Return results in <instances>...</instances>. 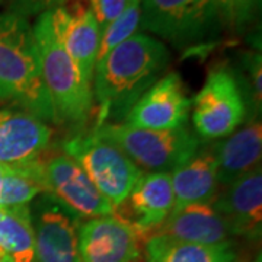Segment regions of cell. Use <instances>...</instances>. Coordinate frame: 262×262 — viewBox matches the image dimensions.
I'll return each mask as SVG.
<instances>
[{"label":"cell","mask_w":262,"mask_h":262,"mask_svg":"<svg viewBox=\"0 0 262 262\" xmlns=\"http://www.w3.org/2000/svg\"><path fill=\"white\" fill-rule=\"evenodd\" d=\"M51 25L57 38L73 58L83 77L92 83L96 57L101 42V28L92 10L83 0L60 5L50 10Z\"/></svg>","instance_id":"7c38bea8"},{"label":"cell","mask_w":262,"mask_h":262,"mask_svg":"<svg viewBox=\"0 0 262 262\" xmlns=\"http://www.w3.org/2000/svg\"><path fill=\"white\" fill-rule=\"evenodd\" d=\"M170 51L158 38L134 34L95 64L96 125L125 120L133 105L159 80L170 64Z\"/></svg>","instance_id":"6da1fadb"},{"label":"cell","mask_w":262,"mask_h":262,"mask_svg":"<svg viewBox=\"0 0 262 262\" xmlns=\"http://www.w3.org/2000/svg\"><path fill=\"white\" fill-rule=\"evenodd\" d=\"M249 262H262L261 261V255L258 253V256H256V258H253L252 261H249Z\"/></svg>","instance_id":"f1b7e54d"},{"label":"cell","mask_w":262,"mask_h":262,"mask_svg":"<svg viewBox=\"0 0 262 262\" xmlns=\"http://www.w3.org/2000/svg\"><path fill=\"white\" fill-rule=\"evenodd\" d=\"M5 258H9V256H8L6 253H5L3 251H2V249H0V261H3Z\"/></svg>","instance_id":"83f0119b"},{"label":"cell","mask_w":262,"mask_h":262,"mask_svg":"<svg viewBox=\"0 0 262 262\" xmlns=\"http://www.w3.org/2000/svg\"><path fill=\"white\" fill-rule=\"evenodd\" d=\"M92 130L121 149L140 169L172 172L201 149V139L188 128L144 130L125 122H105Z\"/></svg>","instance_id":"277c9868"},{"label":"cell","mask_w":262,"mask_h":262,"mask_svg":"<svg viewBox=\"0 0 262 262\" xmlns=\"http://www.w3.org/2000/svg\"><path fill=\"white\" fill-rule=\"evenodd\" d=\"M42 192H47L46 159L42 156L16 166L5 165L0 207L29 206Z\"/></svg>","instance_id":"ffe728a7"},{"label":"cell","mask_w":262,"mask_h":262,"mask_svg":"<svg viewBox=\"0 0 262 262\" xmlns=\"http://www.w3.org/2000/svg\"><path fill=\"white\" fill-rule=\"evenodd\" d=\"M211 204L225 219L232 236L259 237L262 227L261 166L223 187Z\"/></svg>","instance_id":"4fadbf2b"},{"label":"cell","mask_w":262,"mask_h":262,"mask_svg":"<svg viewBox=\"0 0 262 262\" xmlns=\"http://www.w3.org/2000/svg\"><path fill=\"white\" fill-rule=\"evenodd\" d=\"M46 182L47 192L80 219L114 213L111 203L95 187L86 172L63 151L46 159Z\"/></svg>","instance_id":"30bf717a"},{"label":"cell","mask_w":262,"mask_h":262,"mask_svg":"<svg viewBox=\"0 0 262 262\" xmlns=\"http://www.w3.org/2000/svg\"><path fill=\"white\" fill-rule=\"evenodd\" d=\"M241 61L244 66L245 82L239 79V82L244 88V92L251 94L249 99L252 102L253 111L258 110V113L261 111V101H262V60L261 53H255V51H246L241 56Z\"/></svg>","instance_id":"603a6c76"},{"label":"cell","mask_w":262,"mask_h":262,"mask_svg":"<svg viewBox=\"0 0 262 262\" xmlns=\"http://www.w3.org/2000/svg\"><path fill=\"white\" fill-rule=\"evenodd\" d=\"M219 185H229L252 169L261 166V120H252L213 146Z\"/></svg>","instance_id":"e0dca14e"},{"label":"cell","mask_w":262,"mask_h":262,"mask_svg":"<svg viewBox=\"0 0 262 262\" xmlns=\"http://www.w3.org/2000/svg\"><path fill=\"white\" fill-rule=\"evenodd\" d=\"M191 103L181 75L170 72L141 95L124 122L144 130H175L187 125Z\"/></svg>","instance_id":"9c48e42d"},{"label":"cell","mask_w":262,"mask_h":262,"mask_svg":"<svg viewBox=\"0 0 262 262\" xmlns=\"http://www.w3.org/2000/svg\"><path fill=\"white\" fill-rule=\"evenodd\" d=\"M140 0H130L121 15L115 20H113L108 27L102 29L96 63L106 56L113 48L120 46L121 42L133 37L134 34H137V31L140 28Z\"/></svg>","instance_id":"7402d4cb"},{"label":"cell","mask_w":262,"mask_h":262,"mask_svg":"<svg viewBox=\"0 0 262 262\" xmlns=\"http://www.w3.org/2000/svg\"><path fill=\"white\" fill-rule=\"evenodd\" d=\"M53 131L20 110L0 108V163L16 166L42 156Z\"/></svg>","instance_id":"9a60e30c"},{"label":"cell","mask_w":262,"mask_h":262,"mask_svg":"<svg viewBox=\"0 0 262 262\" xmlns=\"http://www.w3.org/2000/svg\"><path fill=\"white\" fill-rule=\"evenodd\" d=\"M0 262H13V261H12V259H10V258H5V259H3V261H0Z\"/></svg>","instance_id":"4dcf8cb0"},{"label":"cell","mask_w":262,"mask_h":262,"mask_svg":"<svg viewBox=\"0 0 262 262\" xmlns=\"http://www.w3.org/2000/svg\"><path fill=\"white\" fill-rule=\"evenodd\" d=\"M192 106V122L198 137L215 140L230 136L248 117V98L237 73L229 66L211 69Z\"/></svg>","instance_id":"52a82bcc"},{"label":"cell","mask_w":262,"mask_h":262,"mask_svg":"<svg viewBox=\"0 0 262 262\" xmlns=\"http://www.w3.org/2000/svg\"><path fill=\"white\" fill-rule=\"evenodd\" d=\"M232 29L244 34L256 22L261 13V0H230Z\"/></svg>","instance_id":"cb8c5ba5"},{"label":"cell","mask_w":262,"mask_h":262,"mask_svg":"<svg viewBox=\"0 0 262 262\" xmlns=\"http://www.w3.org/2000/svg\"><path fill=\"white\" fill-rule=\"evenodd\" d=\"M86 2L102 32L105 27H108L125 10L130 0H86Z\"/></svg>","instance_id":"d4e9b609"},{"label":"cell","mask_w":262,"mask_h":262,"mask_svg":"<svg viewBox=\"0 0 262 262\" xmlns=\"http://www.w3.org/2000/svg\"><path fill=\"white\" fill-rule=\"evenodd\" d=\"M0 249L13 262H35L29 206L0 207Z\"/></svg>","instance_id":"44dd1931"},{"label":"cell","mask_w":262,"mask_h":262,"mask_svg":"<svg viewBox=\"0 0 262 262\" xmlns=\"http://www.w3.org/2000/svg\"><path fill=\"white\" fill-rule=\"evenodd\" d=\"M77 234L82 262H137L140 258L143 239L120 214L88 219Z\"/></svg>","instance_id":"8fae6325"},{"label":"cell","mask_w":262,"mask_h":262,"mask_svg":"<svg viewBox=\"0 0 262 262\" xmlns=\"http://www.w3.org/2000/svg\"><path fill=\"white\" fill-rule=\"evenodd\" d=\"M12 13L28 19L29 16H39L46 12L66 3V0H3Z\"/></svg>","instance_id":"484cf974"},{"label":"cell","mask_w":262,"mask_h":262,"mask_svg":"<svg viewBox=\"0 0 262 262\" xmlns=\"http://www.w3.org/2000/svg\"><path fill=\"white\" fill-rule=\"evenodd\" d=\"M175 208L213 203L219 192L217 162L213 147H201L179 168L170 172Z\"/></svg>","instance_id":"ac0fdd59"},{"label":"cell","mask_w":262,"mask_h":262,"mask_svg":"<svg viewBox=\"0 0 262 262\" xmlns=\"http://www.w3.org/2000/svg\"><path fill=\"white\" fill-rule=\"evenodd\" d=\"M0 102L12 103L46 124H57L32 25L12 12L0 13Z\"/></svg>","instance_id":"7a4b0ae2"},{"label":"cell","mask_w":262,"mask_h":262,"mask_svg":"<svg viewBox=\"0 0 262 262\" xmlns=\"http://www.w3.org/2000/svg\"><path fill=\"white\" fill-rule=\"evenodd\" d=\"M153 234L168 236L179 242L198 245H222L232 242V233L225 219L211 203L175 208ZM149 236V237H150Z\"/></svg>","instance_id":"2e32d148"},{"label":"cell","mask_w":262,"mask_h":262,"mask_svg":"<svg viewBox=\"0 0 262 262\" xmlns=\"http://www.w3.org/2000/svg\"><path fill=\"white\" fill-rule=\"evenodd\" d=\"M35 262H82L79 255V226L82 219L50 192L31 204Z\"/></svg>","instance_id":"ba28073f"},{"label":"cell","mask_w":262,"mask_h":262,"mask_svg":"<svg viewBox=\"0 0 262 262\" xmlns=\"http://www.w3.org/2000/svg\"><path fill=\"white\" fill-rule=\"evenodd\" d=\"M140 28L179 50L213 42L226 28L213 0H140Z\"/></svg>","instance_id":"5b68a950"},{"label":"cell","mask_w":262,"mask_h":262,"mask_svg":"<svg viewBox=\"0 0 262 262\" xmlns=\"http://www.w3.org/2000/svg\"><path fill=\"white\" fill-rule=\"evenodd\" d=\"M32 31L39 54L41 73L54 108L57 124H82L94 110L92 83L84 79L57 38L50 12L38 16Z\"/></svg>","instance_id":"3957f363"},{"label":"cell","mask_w":262,"mask_h":262,"mask_svg":"<svg viewBox=\"0 0 262 262\" xmlns=\"http://www.w3.org/2000/svg\"><path fill=\"white\" fill-rule=\"evenodd\" d=\"M125 201L130 210V217L125 220L141 239H147L168 219L175 206L170 172H143Z\"/></svg>","instance_id":"5bb4252c"},{"label":"cell","mask_w":262,"mask_h":262,"mask_svg":"<svg viewBox=\"0 0 262 262\" xmlns=\"http://www.w3.org/2000/svg\"><path fill=\"white\" fill-rule=\"evenodd\" d=\"M147 262H237L233 244L198 245L153 234L146 239Z\"/></svg>","instance_id":"d6986e66"},{"label":"cell","mask_w":262,"mask_h":262,"mask_svg":"<svg viewBox=\"0 0 262 262\" xmlns=\"http://www.w3.org/2000/svg\"><path fill=\"white\" fill-rule=\"evenodd\" d=\"M3 170H5V165L0 163V175H3Z\"/></svg>","instance_id":"f546056e"},{"label":"cell","mask_w":262,"mask_h":262,"mask_svg":"<svg viewBox=\"0 0 262 262\" xmlns=\"http://www.w3.org/2000/svg\"><path fill=\"white\" fill-rule=\"evenodd\" d=\"M61 147L63 153L83 169L114 210L124 204L144 172L121 149L94 130L67 139Z\"/></svg>","instance_id":"8992f818"},{"label":"cell","mask_w":262,"mask_h":262,"mask_svg":"<svg viewBox=\"0 0 262 262\" xmlns=\"http://www.w3.org/2000/svg\"><path fill=\"white\" fill-rule=\"evenodd\" d=\"M215 8L219 10L223 24L227 28H232V10H230V0H213Z\"/></svg>","instance_id":"4316f807"}]
</instances>
